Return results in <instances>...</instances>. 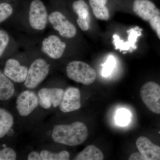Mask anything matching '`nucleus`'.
Wrapping results in <instances>:
<instances>
[{
	"instance_id": "5701e85b",
	"label": "nucleus",
	"mask_w": 160,
	"mask_h": 160,
	"mask_svg": "<svg viewBox=\"0 0 160 160\" xmlns=\"http://www.w3.org/2000/svg\"><path fill=\"white\" fill-rule=\"evenodd\" d=\"M8 33L4 30H0V56L2 57L9 42Z\"/></svg>"
},
{
	"instance_id": "9d476101",
	"label": "nucleus",
	"mask_w": 160,
	"mask_h": 160,
	"mask_svg": "<svg viewBox=\"0 0 160 160\" xmlns=\"http://www.w3.org/2000/svg\"><path fill=\"white\" fill-rule=\"evenodd\" d=\"M132 9L138 16L146 22L160 16V10L150 0H134Z\"/></svg>"
},
{
	"instance_id": "0eeeda50",
	"label": "nucleus",
	"mask_w": 160,
	"mask_h": 160,
	"mask_svg": "<svg viewBox=\"0 0 160 160\" xmlns=\"http://www.w3.org/2000/svg\"><path fill=\"white\" fill-rule=\"evenodd\" d=\"M38 97L35 92L25 90L20 93L16 100V109L22 116H27L37 107Z\"/></svg>"
},
{
	"instance_id": "20e7f679",
	"label": "nucleus",
	"mask_w": 160,
	"mask_h": 160,
	"mask_svg": "<svg viewBox=\"0 0 160 160\" xmlns=\"http://www.w3.org/2000/svg\"><path fill=\"white\" fill-rule=\"evenodd\" d=\"M49 72V65L42 59L35 60L28 70L24 85L26 88L33 89L43 82Z\"/></svg>"
},
{
	"instance_id": "2eb2a0df",
	"label": "nucleus",
	"mask_w": 160,
	"mask_h": 160,
	"mask_svg": "<svg viewBox=\"0 0 160 160\" xmlns=\"http://www.w3.org/2000/svg\"><path fill=\"white\" fill-rule=\"evenodd\" d=\"M108 0H89L94 16L98 19L107 21L109 18V9L106 6Z\"/></svg>"
},
{
	"instance_id": "6e6552de",
	"label": "nucleus",
	"mask_w": 160,
	"mask_h": 160,
	"mask_svg": "<svg viewBox=\"0 0 160 160\" xmlns=\"http://www.w3.org/2000/svg\"><path fill=\"white\" fill-rule=\"evenodd\" d=\"M64 92L60 88H42L38 92L39 103L44 109H49L52 106L56 108L59 106Z\"/></svg>"
},
{
	"instance_id": "423d86ee",
	"label": "nucleus",
	"mask_w": 160,
	"mask_h": 160,
	"mask_svg": "<svg viewBox=\"0 0 160 160\" xmlns=\"http://www.w3.org/2000/svg\"><path fill=\"white\" fill-rule=\"evenodd\" d=\"M48 20L53 28L58 32L62 37L71 38L76 34L75 26L60 12H52L48 17Z\"/></svg>"
},
{
	"instance_id": "4be33fe9",
	"label": "nucleus",
	"mask_w": 160,
	"mask_h": 160,
	"mask_svg": "<svg viewBox=\"0 0 160 160\" xmlns=\"http://www.w3.org/2000/svg\"><path fill=\"white\" fill-rule=\"evenodd\" d=\"M17 154L13 149L9 147H5L0 151V160H15Z\"/></svg>"
},
{
	"instance_id": "f3484780",
	"label": "nucleus",
	"mask_w": 160,
	"mask_h": 160,
	"mask_svg": "<svg viewBox=\"0 0 160 160\" xmlns=\"http://www.w3.org/2000/svg\"><path fill=\"white\" fill-rule=\"evenodd\" d=\"M15 87L13 83L1 72L0 73V100L6 101L14 94Z\"/></svg>"
},
{
	"instance_id": "6ab92c4d",
	"label": "nucleus",
	"mask_w": 160,
	"mask_h": 160,
	"mask_svg": "<svg viewBox=\"0 0 160 160\" xmlns=\"http://www.w3.org/2000/svg\"><path fill=\"white\" fill-rule=\"evenodd\" d=\"M40 154L42 160H69L70 159V154L66 151L53 153L48 150H43L40 152Z\"/></svg>"
},
{
	"instance_id": "a878e982",
	"label": "nucleus",
	"mask_w": 160,
	"mask_h": 160,
	"mask_svg": "<svg viewBox=\"0 0 160 160\" xmlns=\"http://www.w3.org/2000/svg\"><path fill=\"white\" fill-rule=\"evenodd\" d=\"M129 160H146L144 156L140 152H135L130 155Z\"/></svg>"
},
{
	"instance_id": "b1692460",
	"label": "nucleus",
	"mask_w": 160,
	"mask_h": 160,
	"mask_svg": "<svg viewBox=\"0 0 160 160\" xmlns=\"http://www.w3.org/2000/svg\"><path fill=\"white\" fill-rule=\"evenodd\" d=\"M115 61L112 57L110 56L107 60V62L104 66L102 72L103 76H108L111 73L112 69L114 68Z\"/></svg>"
},
{
	"instance_id": "393cba45",
	"label": "nucleus",
	"mask_w": 160,
	"mask_h": 160,
	"mask_svg": "<svg viewBox=\"0 0 160 160\" xmlns=\"http://www.w3.org/2000/svg\"><path fill=\"white\" fill-rule=\"evenodd\" d=\"M152 29L156 32L160 40V16L155 17L149 22Z\"/></svg>"
},
{
	"instance_id": "f8f14e48",
	"label": "nucleus",
	"mask_w": 160,
	"mask_h": 160,
	"mask_svg": "<svg viewBox=\"0 0 160 160\" xmlns=\"http://www.w3.org/2000/svg\"><path fill=\"white\" fill-rule=\"evenodd\" d=\"M28 69L26 66H21L19 62L14 59H9L6 62L4 74L16 82L22 83L26 81Z\"/></svg>"
},
{
	"instance_id": "1a4fd4ad",
	"label": "nucleus",
	"mask_w": 160,
	"mask_h": 160,
	"mask_svg": "<svg viewBox=\"0 0 160 160\" xmlns=\"http://www.w3.org/2000/svg\"><path fill=\"white\" fill-rule=\"evenodd\" d=\"M81 93L75 87H69L63 93L59 105L60 109L63 112L76 111L81 108Z\"/></svg>"
},
{
	"instance_id": "bb28decb",
	"label": "nucleus",
	"mask_w": 160,
	"mask_h": 160,
	"mask_svg": "<svg viewBox=\"0 0 160 160\" xmlns=\"http://www.w3.org/2000/svg\"><path fill=\"white\" fill-rule=\"evenodd\" d=\"M28 160H41L40 154L35 151H32L29 153L28 157Z\"/></svg>"
},
{
	"instance_id": "ddd939ff",
	"label": "nucleus",
	"mask_w": 160,
	"mask_h": 160,
	"mask_svg": "<svg viewBox=\"0 0 160 160\" xmlns=\"http://www.w3.org/2000/svg\"><path fill=\"white\" fill-rule=\"evenodd\" d=\"M136 145L146 160H160V146L152 143L146 137L138 138Z\"/></svg>"
},
{
	"instance_id": "f03ea898",
	"label": "nucleus",
	"mask_w": 160,
	"mask_h": 160,
	"mask_svg": "<svg viewBox=\"0 0 160 160\" xmlns=\"http://www.w3.org/2000/svg\"><path fill=\"white\" fill-rule=\"evenodd\" d=\"M67 76L70 79L84 85H89L94 82L97 73L91 66L82 61L70 62L66 68Z\"/></svg>"
},
{
	"instance_id": "4468645a",
	"label": "nucleus",
	"mask_w": 160,
	"mask_h": 160,
	"mask_svg": "<svg viewBox=\"0 0 160 160\" xmlns=\"http://www.w3.org/2000/svg\"><path fill=\"white\" fill-rule=\"evenodd\" d=\"M72 9L78 15L77 20L79 27L84 31L89 30L90 17L89 7L84 0H77L72 3Z\"/></svg>"
},
{
	"instance_id": "dca6fc26",
	"label": "nucleus",
	"mask_w": 160,
	"mask_h": 160,
	"mask_svg": "<svg viewBox=\"0 0 160 160\" xmlns=\"http://www.w3.org/2000/svg\"><path fill=\"white\" fill-rule=\"evenodd\" d=\"M103 152L93 145H89L74 158L75 160H102L104 159Z\"/></svg>"
},
{
	"instance_id": "412c9836",
	"label": "nucleus",
	"mask_w": 160,
	"mask_h": 160,
	"mask_svg": "<svg viewBox=\"0 0 160 160\" xmlns=\"http://www.w3.org/2000/svg\"><path fill=\"white\" fill-rule=\"evenodd\" d=\"M13 9L10 5L7 3L0 4V22H2L11 15Z\"/></svg>"
},
{
	"instance_id": "39448f33",
	"label": "nucleus",
	"mask_w": 160,
	"mask_h": 160,
	"mask_svg": "<svg viewBox=\"0 0 160 160\" xmlns=\"http://www.w3.org/2000/svg\"><path fill=\"white\" fill-rule=\"evenodd\" d=\"M46 7L40 0H33L30 5L29 22L33 29L42 30L46 28L48 21Z\"/></svg>"
},
{
	"instance_id": "9b49d317",
	"label": "nucleus",
	"mask_w": 160,
	"mask_h": 160,
	"mask_svg": "<svg viewBox=\"0 0 160 160\" xmlns=\"http://www.w3.org/2000/svg\"><path fill=\"white\" fill-rule=\"evenodd\" d=\"M66 47V43L62 42L59 38L51 35L43 40L42 50L51 58L58 59L62 57Z\"/></svg>"
},
{
	"instance_id": "a211bd4d",
	"label": "nucleus",
	"mask_w": 160,
	"mask_h": 160,
	"mask_svg": "<svg viewBox=\"0 0 160 160\" xmlns=\"http://www.w3.org/2000/svg\"><path fill=\"white\" fill-rule=\"evenodd\" d=\"M13 125V118L6 109H0V138H2Z\"/></svg>"
},
{
	"instance_id": "aec40b11",
	"label": "nucleus",
	"mask_w": 160,
	"mask_h": 160,
	"mask_svg": "<svg viewBox=\"0 0 160 160\" xmlns=\"http://www.w3.org/2000/svg\"><path fill=\"white\" fill-rule=\"evenodd\" d=\"M131 119V113L125 109H118L116 114L115 120L117 124L120 126H127Z\"/></svg>"
},
{
	"instance_id": "7ed1b4c3",
	"label": "nucleus",
	"mask_w": 160,
	"mask_h": 160,
	"mask_svg": "<svg viewBox=\"0 0 160 160\" xmlns=\"http://www.w3.org/2000/svg\"><path fill=\"white\" fill-rule=\"evenodd\" d=\"M140 97L148 109L160 114V86L157 83L149 82L145 83L140 92Z\"/></svg>"
},
{
	"instance_id": "f257e3e1",
	"label": "nucleus",
	"mask_w": 160,
	"mask_h": 160,
	"mask_svg": "<svg viewBox=\"0 0 160 160\" xmlns=\"http://www.w3.org/2000/svg\"><path fill=\"white\" fill-rule=\"evenodd\" d=\"M88 130L84 123L74 122L69 125H56L52 138L56 142L68 146H76L84 142L88 136Z\"/></svg>"
}]
</instances>
